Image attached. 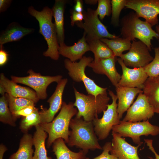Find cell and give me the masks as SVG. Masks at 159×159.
Returning a JSON list of instances; mask_svg holds the SVG:
<instances>
[{
    "instance_id": "ab89813d",
    "label": "cell",
    "mask_w": 159,
    "mask_h": 159,
    "mask_svg": "<svg viewBox=\"0 0 159 159\" xmlns=\"http://www.w3.org/2000/svg\"><path fill=\"white\" fill-rule=\"evenodd\" d=\"M11 1V0H0V12L5 11L10 6Z\"/></svg>"
},
{
    "instance_id": "ac0fdd59",
    "label": "cell",
    "mask_w": 159,
    "mask_h": 159,
    "mask_svg": "<svg viewBox=\"0 0 159 159\" xmlns=\"http://www.w3.org/2000/svg\"><path fill=\"white\" fill-rule=\"evenodd\" d=\"M0 85L5 89L6 93L12 96L30 99L37 103L39 100L34 91L30 88L17 84L6 77L1 73L0 75Z\"/></svg>"
},
{
    "instance_id": "5b68a950",
    "label": "cell",
    "mask_w": 159,
    "mask_h": 159,
    "mask_svg": "<svg viewBox=\"0 0 159 159\" xmlns=\"http://www.w3.org/2000/svg\"><path fill=\"white\" fill-rule=\"evenodd\" d=\"M74 89L75 100L73 105L78 110L76 117H82L86 121H92L98 118V114L107 109L110 99L107 92L96 97L79 92L74 87Z\"/></svg>"
},
{
    "instance_id": "30bf717a",
    "label": "cell",
    "mask_w": 159,
    "mask_h": 159,
    "mask_svg": "<svg viewBox=\"0 0 159 159\" xmlns=\"http://www.w3.org/2000/svg\"><path fill=\"white\" fill-rule=\"evenodd\" d=\"M27 73L29 75L26 77L11 76V80L17 83L22 84L31 87L34 90L39 100L46 99L47 96V89L48 86L53 82L58 83L62 77L60 75L54 76H42L32 69H29Z\"/></svg>"
},
{
    "instance_id": "cb8c5ba5",
    "label": "cell",
    "mask_w": 159,
    "mask_h": 159,
    "mask_svg": "<svg viewBox=\"0 0 159 159\" xmlns=\"http://www.w3.org/2000/svg\"><path fill=\"white\" fill-rule=\"evenodd\" d=\"M66 1L63 0H56L52 9L54 16L57 35L58 42L59 45L64 43V6Z\"/></svg>"
},
{
    "instance_id": "74e56055",
    "label": "cell",
    "mask_w": 159,
    "mask_h": 159,
    "mask_svg": "<svg viewBox=\"0 0 159 159\" xmlns=\"http://www.w3.org/2000/svg\"><path fill=\"white\" fill-rule=\"evenodd\" d=\"M9 54L4 49L3 46H0V66L5 65L8 60Z\"/></svg>"
},
{
    "instance_id": "8fae6325",
    "label": "cell",
    "mask_w": 159,
    "mask_h": 159,
    "mask_svg": "<svg viewBox=\"0 0 159 159\" xmlns=\"http://www.w3.org/2000/svg\"><path fill=\"white\" fill-rule=\"evenodd\" d=\"M129 50L120 57L127 67H144L153 59L147 45L140 40L133 41Z\"/></svg>"
},
{
    "instance_id": "4fadbf2b",
    "label": "cell",
    "mask_w": 159,
    "mask_h": 159,
    "mask_svg": "<svg viewBox=\"0 0 159 159\" xmlns=\"http://www.w3.org/2000/svg\"><path fill=\"white\" fill-rule=\"evenodd\" d=\"M154 113L147 97L143 92H141L128 109L122 121L132 122L146 121L151 118Z\"/></svg>"
},
{
    "instance_id": "f1b7e54d",
    "label": "cell",
    "mask_w": 159,
    "mask_h": 159,
    "mask_svg": "<svg viewBox=\"0 0 159 159\" xmlns=\"http://www.w3.org/2000/svg\"><path fill=\"white\" fill-rule=\"evenodd\" d=\"M15 118L10 110L5 94L0 98V121L12 126H16Z\"/></svg>"
},
{
    "instance_id": "7c38bea8",
    "label": "cell",
    "mask_w": 159,
    "mask_h": 159,
    "mask_svg": "<svg viewBox=\"0 0 159 159\" xmlns=\"http://www.w3.org/2000/svg\"><path fill=\"white\" fill-rule=\"evenodd\" d=\"M125 7L134 10L152 26L158 24L159 0H127Z\"/></svg>"
},
{
    "instance_id": "f546056e",
    "label": "cell",
    "mask_w": 159,
    "mask_h": 159,
    "mask_svg": "<svg viewBox=\"0 0 159 159\" xmlns=\"http://www.w3.org/2000/svg\"><path fill=\"white\" fill-rule=\"evenodd\" d=\"M5 95L10 110L13 115L16 112L27 107L35 105L34 102L30 99L14 97L7 93Z\"/></svg>"
},
{
    "instance_id": "d6986e66",
    "label": "cell",
    "mask_w": 159,
    "mask_h": 159,
    "mask_svg": "<svg viewBox=\"0 0 159 159\" xmlns=\"http://www.w3.org/2000/svg\"><path fill=\"white\" fill-rule=\"evenodd\" d=\"M116 90L118 100L117 111L121 119L124 113L131 105L137 95L143 91L138 88L119 86L116 87Z\"/></svg>"
},
{
    "instance_id": "f35d334b",
    "label": "cell",
    "mask_w": 159,
    "mask_h": 159,
    "mask_svg": "<svg viewBox=\"0 0 159 159\" xmlns=\"http://www.w3.org/2000/svg\"><path fill=\"white\" fill-rule=\"evenodd\" d=\"M145 143L148 147V149L154 153L155 158L152 157H148L150 159H159V155L156 152L153 146V140L151 139H144Z\"/></svg>"
},
{
    "instance_id": "ba28073f",
    "label": "cell",
    "mask_w": 159,
    "mask_h": 159,
    "mask_svg": "<svg viewBox=\"0 0 159 159\" xmlns=\"http://www.w3.org/2000/svg\"><path fill=\"white\" fill-rule=\"evenodd\" d=\"M108 93L112 98V103L108 105L101 118H95L92 121L95 133L99 140L106 139L113 127L121 121L117 111V97L110 90H109Z\"/></svg>"
},
{
    "instance_id": "603a6c76",
    "label": "cell",
    "mask_w": 159,
    "mask_h": 159,
    "mask_svg": "<svg viewBox=\"0 0 159 159\" xmlns=\"http://www.w3.org/2000/svg\"><path fill=\"white\" fill-rule=\"evenodd\" d=\"M52 148L57 159H85L86 158L87 153L82 150L75 152L69 149L62 138L55 140L52 144Z\"/></svg>"
},
{
    "instance_id": "8992f818",
    "label": "cell",
    "mask_w": 159,
    "mask_h": 159,
    "mask_svg": "<svg viewBox=\"0 0 159 159\" xmlns=\"http://www.w3.org/2000/svg\"><path fill=\"white\" fill-rule=\"evenodd\" d=\"M93 60L91 57L84 56L78 62H73L66 59L64 60V64L72 80L76 82H82L88 94L96 97L100 94L107 93V88H102L97 85L93 80L85 74V68Z\"/></svg>"
},
{
    "instance_id": "9c48e42d",
    "label": "cell",
    "mask_w": 159,
    "mask_h": 159,
    "mask_svg": "<svg viewBox=\"0 0 159 159\" xmlns=\"http://www.w3.org/2000/svg\"><path fill=\"white\" fill-rule=\"evenodd\" d=\"M83 14L84 21L77 22L75 24L84 30L87 42L95 39H114L119 37L108 32L106 27L98 18L96 10L88 8L86 11H83Z\"/></svg>"
},
{
    "instance_id": "277c9868",
    "label": "cell",
    "mask_w": 159,
    "mask_h": 159,
    "mask_svg": "<svg viewBox=\"0 0 159 159\" xmlns=\"http://www.w3.org/2000/svg\"><path fill=\"white\" fill-rule=\"evenodd\" d=\"M121 24L122 38L130 41L137 38L144 43L150 51L151 50V41L154 37L158 39V35L150 24L141 20L133 12L125 15L122 19Z\"/></svg>"
},
{
    "instance_id": "3957f363",
    "label": "cell",
    "mask_w": 159,
    "mask_h": 159,
    "mask_svg": "<svg viewBox=\"0 0 159 159\" xmlns=\"http://www.w3.org/2000/svg\"><path fill=\"white\" fill-rule=\"evenodd\" d=\"M28 12L39 22V33L43 36L48 44V48L43 53V55L55 60H58L59 45L55 25L52 21L53 14L52 9L45 6L42 11H38L33 6H30L28 8Z\"/></svg>"
},
{
    "instance_id": "2e32d148",
    "label": "cell",
    "mask_w": 159,
    "mask_h": 159,
    "mask_svg": "<svg viewBox=\"0 0 159 159\" xmlns=\"http://www.w3.org/2000/svg\"><path fill=\"white\" fill-rule=\"evenodd\" d=\"M112 139L111 142V154L118 159H140L138 150L140 145L133 146L127 142L125 138L112 131Z\"/></svg>"
},
{
    "instance_id": "ee69618b",
    "label": "cell",
    "mask_w": 159,
    "mask_h": 159,
    "mask_svg": "<svg viewBox=\"0 0 159 159\" xmlns=\"http://www.w3.org/2000/svg\"><path fill=\"white\" fill-rule=\"evenodd\" d=\"M155 32L158 34V39L159 41V25H157L156 26H155Z\"/></svg>"
},
{
    "instance_id": "b9f144b4",
    "label": "cell",
    "mask_w": 159,
    "mask_h": 159,
    "mask_svg": "<svg viewBox=\"0 0 159 159\" xmlns=\"http://www.w3.org/2000/svg\"><path fill=\"white\" fill-rule=\"evenodd\" d=\"M7 150L6 146L3 144L0 145V159H3L5 152Z\"/></svg>"
},
{
    "instance_id": "7402d4cb",
    "label": "cell",
    "mask_w": 159,
    "mask_h": 159,
    "mask_svg": "<svg viewBox=\"0 0 159 159\" xmlns=\"http://www.w3.org/2000/svg\"><path fill=\"white\" fill-rule=\"evenodd\" d=\"M33 31L32 29L24 28L16 23H12L1 35L0 46L8 42L19 41Z\"/></svg>"
},
{
    "instance_id": "9a60e30c",
    "label": "cell",
    "mask_w": 159,
    "mask_h": 159,
    "mask_svg": "<svg viewBox=\"0 0 159 159\" xmlns=\"http://www.w3.org/2000/svg\"><path fill=\"white\" fill-rule=\"evenodd\" d=\"M67 82L68 79L64 78L57 83L54 92L47 100L49 104V108L39 112L41 123L52 122L55 115L61 108L63 92Z\"/></svg>"
},
{
    "instance_id": "d6a6232c",
    "label": "cell",
    "mask_w": 159,
    "mask_h": 159,
    "mask_svg": "<svg viewBox=\"0 0 159 159\" xmlns=\"http://www.w3.org/2000/svg\"><path fill=\"white\" fill-rule=\"evenodd\" d=\"M127 0H112L111 22L115 26L119 25V16L121 10L125 6Z\"/></svg>"
},
{
    "instance_id": "4316f807",
    "label": "cell",
    "mask_w": 159,
    "mask_h": 159,
    "mask_svg": "<svg viewBox=\"0 0 159 159\" xmlns=\"http://www.w3.org/2000/svg\"><path fill=\"white\" fill-rule=\"evenodd\" d=\"M90 50L94 54V61L97 62L102 59L115 57L112 51L99 39H95L87 42Z\"/></svg>"
},
{
    "instance_id": "484cf974",
    "label": "cell",
    "mask_w": 159,
    "mask_h": 159,
    "mask_svg": "<svg viewBox=\"0 0 159 159\" xmlns=\"http://www.w3.org/2000/svg\"><path fill=\"white\" fill-rule=\"evenodd\" d=\"M33 145L32 136L27 133H24L20 140L18 149L9 159H33Z\"/></svg>"
},
{
    "instance_id": "52a82bcc",
    "label": "cell",
    "mask_w": 159,
    "mask_h": 159,
    "mask_svg": "<svg viewBox=\"0 0 159 159\" xmlns=\"http://www.w3.org/2000/svg\"><path fill=\"white\" fill-rule=\"evenodd\" d=\"M112 131L122 137L130 138L134 143L141 145L143 142L140 137L158 135L159 127L152 124L149 120L137 122L121 120L119 124L113 127Z\"/></svg>"
},
{
    "instance_id": "1f68e13d",
    "label": "cell",
    "mask_w": 159,
    "mask_h": 159,
    "mask_svg": "<svg viewBox=\"0 0 159 159\" xmlns=\"http://www.w3.org/2000/svg\"><path fill=\"white\" fill-rule=\"evenodd\" d=\"M155 57L153 60L144 69L148 77H155L159 76V47L154 48Z\"/></svg>"
},
{
    "instance_id": "6da1fadb",
    "label": "cell",
    "mask_w": 159,
    "mask_h": 159,
    "mask_svg": "<svg viewBox=\"0 0 159 159\" xmlns=\"http://www.w3.org/2000/svg\"><path fill=\"white\" fill-rule=\"evenodd\" d=\"M67 143L70 147L75 146L87 153L89 150H102L95 133L92 121H87L82 117L75 116L70 121Z\"/></svg>"
},
{
    "instance_id": "44dd1931",
    "label": "cell",
    "mask_w": 159,
    "mask_h": 159,
    "mask_svg": "<svg viewBox=\"0 0 159 159\" xmlns=\"http://www.w3.org/2000/svg\"><path fill=\"white\" fill-rule=\"evenodd\" d=\"M143 89L154 113L159 114V76L148 77Z\"/></svg>"
},
{
    "instance_id": "83f0119b",
    "label": "cell",
    "mask_w": 159,
    "mask_h": 159,
    "mask_svg": "<svg viewBox=\"0 0 159 159\" xmlns=\"http://www.w3.org/2000/svg\"><path fill=\"white\" fill-rule=\"evenodd\" d=\"M100 40L112 51L115 57H120L124 51L129 50L132 44L130 41L119 37L110 39L102 38Z\"/></svg>"
},
{
    "instance_id": "5bb4252c",
    "label": "cell",
    "mask_w": 159,
    "mask_h": 159,
    "mask_svg": "<svg viewBox=\"0 0 159 159\" xmlns=\"http://www.w3.org/2000/svg\"><path fill=\"white\" fill-rule=\"evenodd\" d=\"M121 66L122 74L118 86L143 89L148 77L143 67L131 69L126 66L120 58L117 59Z\"/></svg>"
},
{
    "instance_id": "8d00e7d4",
    "label": "cell",
    "mask_w": 159,
    "mask_h": 159,
    "mask_svg": "<svg viewBox=\"0 0 159 159\" xmlns=\"http://www.w3.org/2000/svg\"><path fill=\"white\" fill-rule=\"evenodd\" d=\"M71 24L73 26L75 23L77 22H81L84 19V15L82 13H79L73 11L71 13L70 16Z\"/></svg>"
},
{
    "instance_id": "e575fe53",
    "label": "cell",
    "mask_w": 159,
    "mask_h": 159,
    "mask_svg": "<svg viewBox=\"0 0 159 159\" xmlns=\"http://www.w3.org/2000/svg\"><path fill=\"white\" fill-rule=\"evenodd\" d=\"M101 154L93 159H118L114 155L110 154L111 149V142H107L103 146ZM85 159H89L86 158Z\"/></svg>"
},
{
    "instance_id": "7a4b0ae2",
    "label": "cell",
    "mask_w": 159,
    "mask_h": 159,
    "mask_svg": "<svg viewBox=\"0 0 159 159\" xmlns=\"http://www.w3.org/2000/svg\"><path fill=\"white\" fill-rule=\"evenodd\" d=\"M73 104L71 102L67 104L63 102L59 114L52 122L39 124L48 135L47 148H49L54 141L59 138L63 139L65 143H68L70 123L72 117L78 112Z\"/></svg>"
},
{
    "instance_id": "4dcf8cb0",
    "label": "cell",
    "mask_w": 159,
    "mask_h": 159,
    "mask_svg": "<svg viewBox=\"0 0 159 159\" xmlns=\"http://www.w3.org/2000/svg\"><path fill=\"white\" fill-rule=\"evenodd\" d=\"M41 123L39 112L37 108L31 114L23 118L20 123L19 128L22 132L26 133L32 127Z\"/></svg>"
},
{
    "instance_id": "7bdbcfd3",
    "label": "cell",
    "mask_w": 159,
    "mask_h": 159,
    "mask_svg": "<svg viewBox=\"0 0 159 159\" xmlns=\"http://www.w3.org/2000/svg\"><path fill=\"white\" fill-rule=\"evenodd\" d=\"M85 3L87 4H95L98 2V0H85Z\"/></svg>"
},
{
    "instance_id": "60d3db41",
    "label": "cell",
    "mask_w": 159,
    "mask_h": 159,
    "mask_svg": "<svg viewBox=\"0 0 159 159\" xmlns=\"http://www.w3.org/2000/svg\"><path fill=\"white\" fill-rule=\"evenodd\" d=\"M82 1L80 0L76 1V4L74 6V11L79 13H82L83 11V5Z\"/></svg>"
},
{
    "instance_id": "ffe728a7",
    "label": "cell",
    "mask_w": 159,
    "mask_h": 159,
    "mask_svg": "<svg viewBox=\"0 0 159 159\" xmlns=\"http://www.w3.org/2000/svg\"><path fill=\"white\" fill-rule=\"evenodd\" d=\"M90 51L88 44L84 33L81 39L71 46H67L64 43L59 45L58 51L59 54L66 57L73 62L80 59L87 51Z\"/></svg>"
},
{
    "instance_id": "e0dca14e",
    "label": "cell",
    "mask_w": 159,
    "mask_h": 159,
    "mask_svg": "<svg viewBox=\"0 0 159 159\" xmlns=\"http://www.w3.org/2000/svg\"><path fill=\"white\" fill-rule=\"evenodd\" d=\"M116 57L100 59L97 62L92 61L88 66L91 68L96 73L104 74L109 79L115 87L118 86L121 75L117 72L115 67Z\"/></svg>"
},
{
    "instance_id": "d590c367",
    "label": "cell",
    "mask_w": 159,
    "mask_h": 159,
    "mask_svg": "<svg viewBox=\"0 0 159 159\" xmlns=\"http://www.w3.org/2000/svg\"><path fill=\"white\" fill-rule=\"evenodd\" d=\"M36 109L35 105L29 106L16 112L13 115L16 119L20 116L26 117L32 113Z\"/></svg>"
},
{
    "instance_id": "d4e9b609",
    "label": "cell",
    "mask_w": 159,
    "mask_h": 159,
    "mask_svg": "<svg viewBox=\"0 0 159 159\" xmlns=\"http://www.w3.org/2000/svg\"><path fill=\"white\" fill-rule=\"evenodd\" d=\"M35 127L36 131L33 137V145L35 148L33 159H52L51 157L47 156L45 146L47 133L39 125Z\"/></svg>"
},
{
    "instance_id": "836d02e7",
    "label": "cell",
    "mask_w": 159,
    "mask_h": 159,
    "mask_svg": "<svg viewBox=\"0 0 159 159\" xmlns=\"http://www.w3.org/2000/svg\"><path fill=\"white\" fill-rule=\"evenodd\" d=\"M96 9L100 19L102 20L106 16H110L112 13L111 1L110 0H98Z\"/></svg>"
}]
</instances>
